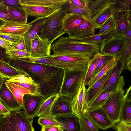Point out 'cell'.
Masks as SVG:
<instances>
[{
    "label": "cell",
    "mask_w": 131,
    "mask_h": 131,
    "mask_svg": "<svg viewBox=\"0 0 131 131\" xmlns=\"http://www.w3.org/2000/svg\"><path fill=\"white\" fill-rule=\"evenodd\" d=\"M116 2V0H111L92 18L91 20L96 29H100L107 20L112 16Z\"/></svg>",
    "instance_id": "cell-19"
},
{
    "label": "cell",
    "mask_w": 131,
    "mask_h": 131,
    "mask_svg": "<svg viewBox=\"0 0 131 131\" xmlns=\"http://www.w3.org/2000/svg\"><path fill=\"white\" fill-rule=\"evenodd\" d=\"M17 58L32 62L57 67L64 70L85 69L87 68L88 62L70 63L62 62L53 59L51 55L42 57L35 58L29 57Z\"/></svg>",
    "instance_id": "cell-8"
},
{
    "label": "cell",
    "mask_w": 131,
    "mask_h": 131,
    "mask_svg": "<svg viewBox=\"0 0 131 131\" xmlns=\"http://www.w3.org/2000/svg\"><path fill=\"white\" fill-rule=\"evenodd\" d=\"M73 113L80 116L88 110V90L83 82L71 101Z\"/></svg>",
    "instance_id": "cell-12"
},
{
    "label": "cell",
    "mask_w": 131,
    "mask_h": 131,
    "mask_svg": "<svg viewBox=\"0 0 131 131\" xmlns=\"http://www.w3.org/2000/svg\"><path fill=\"white\" fill-rule=\"evenodd\" d=\"M66 13L61 7L48 16L43 24L41 37L52 44L56 39L67 33L63 28Z\"/></svg>",
    "instance_id": "cell-3"
},
{
    "label": "cell",
    "mask_w": 131,
    "mask_h": 131,
    "mask_svg": "<svg viewBox=\"0 0 131 131\" xmlns=\"http://www.w3.org/2000/svg\"><path fill=\"white\" fill-rule=\"evenodd\" d=\"M63 131H80L79 116L73 113L54 117Z\"/></svg>",
    "instance_id": "cell-16"
},
{
    "label": "cell",
    "mask_w": 131,
    "mask_h": 131,
    "mask_svg": "<svg viewBox=\"0 0 131 131\" xmlns=\"http://www.w3.org/2000/svg\"><path fill=\"white\" fill-rule=\"evenodd\" d=\"M80 131H99L98 127L86 115L79 116Z\"/></svg>",
    "instance_id": "cell-37"
},
{
    "label": "cell",
    "mask_w": 131,
    "mask_h": 131,
    "mask_svg": "<svg viewBox=\"0 0 131 131\" xmlns=\"http://www.w3.org/2000/svg\"><path fill=\"white\" fill-rule=\"evenodd\" d=\"M128 44L125 50L121 53L116 56L122 61L121 70L131 71V39L127 38Z\"/></svg>",
    "instance_id": "cell-28"
},
{
    "label": "cell",
    "mask_w": 131,
    "mask_h": 131,
    "mask_svg": "<svg viewBox=\"0 0 131 131\" xmlns=\"http://www.w3.org/2000/svg\"><path fill=\"white\" fill-rule=\"evenodd\" d=\"M8 8L0 4V19L3 21H12L8 13Z\"/></svg>",
    "instance_id": "cell-48"
},
{
    "label": "cell",
    "mask_w": 131,
    "mask_h": 131,
    "mask_svg": "<svg viewBox=\"0 0 131 131\" xmlns=\"http://www.w3.org/2000/svg\"><path fill=\"white\" fill-rule=\"evenodd\" d=\"M5 83L15 99L22 107L23 96L25 94H31V92L28 90L11 82L5 81Z\"/></svg>",
    "instance_id": "cell-31"
},
{
    "label": "cell",
    "mask_w": 131,
    "mask_h": 131,
    "mask_svg": "<svg viewBox=\"0 0 131 131\" xmlns=\"http://www.w3.org/2000/svg\"><path fill=\"white\" fill-rule=\"evenodd\" d=\"M0 4L8 8L21 6L19 0H0Z\"/></svg>",
    "instance_id": "cell-47"
},
{
    "label": "cell",
    "mask_w": 131,
    "mask_h": 131,
    "mask_svg": "<svg viewBox=\"0 0 131 131\" xmlns=\"http://www.w3.org/2000/svg\"><path fill=\"white\" fill-rule=\"evenodd\" d=\"M85 113L99 129L106 130L114 126L115 123L101 106L88 110Z\"/></svg>",
    "instance_id": "cell-11"
},
{
    "label": "cell",
    "mask_w": 131,
    "mask_h": 131,
    "mask_svg": "<svg viewBox=\"0 0 131 131\" xmlns=\"http://www.w3.org/2000/svg\"><path fill=\"white\" fill-rule=\"evenodd\" d=\"M11 112L0 102V115L5 116L10 113Z\"/></svg>",
    "instance_id": "cell-55"
},
{
    "label": "cell",
    "mask_w": 131,
    "mask_h": 131,
    "mask_svg": "<svg viewBox=\"0 0 131 131\" xmlns=\"http://www.w3.org/2000/svg\"><path fill=\"white\" fill-rule=\"evenodd\" d=\"M75 6L83 9H89V0H71Z\"/></svg>",
    "instance_id": "cell-51"
},
{
    "label": "cell",
    "mask_w": 131,
    "mask_h": 131,
    "mask_svg": "<svg viewBox=\"0 0 131 131\" xmlns=\"http://www.w3.org/2000/svg\"><path fill=\"white\" fill-rule=\"evenodd\" d=\"M11 82L28 90L31 92V94L40 95L38 92V87L37 85L27 83L16 82Z\"/></svg>",
    "instance_id": "cell-45"
},
{
    "label": "cell",
    "mask_w": 131,
    "mask_h": 131,
    "mask_svg": "<svg viewBox=\"0 0 131 131\" xmlns=\"http://www.w3.org/2000/svg\"><path fill=\"white\" fill-rule=\"evenodd\" d=\"M3 21V25L0 27V34L19 35L22 36L31 26L30 22L23 24L16 22Z\"/></svg>",
    "instance_id": "cell-21"
},
{
    "label": "cell",
    "mask_w": 131,
    "mask_h": 131,
    "mask_svg": "<svg viewBox=\"0 0 131 131\" xmlns=\"http://www.w3.org/2000/svg\"><path fill=\"white\" fill-rule=\"evenodd\" d=\"M127 44V40L125 36L115 35L101 44L100 53L103 55L115 56L122 53Z\"/></svg>",
    "instance_id": "cell-9"
},
{
    "label": "cell",
    "mask_w": 131,
    "mask_h": 131,
    "mask_svg": "<svg viewBox=\"0 0 131 131\" xmlns=\"http://www.w3.org/2000/svg\"><path fill=\"white\" fill-rule=\"evenodd\" d=\"M19 35L0 34V38L12 43H17L22 38Z\"/></svg>",
    "instance_id": "cell-46"
},
{
    "label": "cell",
    "mask_w": 131,
    "mask_h": 131,
    "mask_svg": "<svg viewBox=\"0 0 131 131\" xmlns=\"http://www.w3.org/2000/svg\"><path fill=\"white\" fill-rule=\"evenodd\" d=\"M100 45L75 40L69 37L62 36L51 46L53 54L89 58L99 52Z\"/></svg>",
    "instance_id": "cell-2"
},
{
    "label": "cell",
    "mask_w": 131,
    "mask_h": 131,
    "mask_svg": "<svg viewBox=\"0 0 131 131\" xmlns=\"http://www.w3.org/2000/svg\"><path fill=\"white\" fill-rule=\"evenodd\" d=\"M115 128L117 131H131V123L120 122Z\"/></svg>",
    "instance_id": "cell-50"
},
{
    "label": "cell",
    "mask_w": 131,
    "mask_h": 131,
    "mask_svg": "<svg viewBox=\"0 0 131 131\" xmlns=\"http://www.w3.org/2000/svg\"><path fill=\"white\" fill-rule=\"evenodd\" d=\"M7 52L13 58H19L30 57V53L26 49L22 50L14 49L7 51Z\"/></svg>",
    "instance_id": "cell-44"
},
{
    "label": "cell",
    "mask_w": 131,
    "mask_h": 131,
    "mask_svg": "<svg viewBox=\"0 0 131 131\" xmlns=\"http://www.w3.org/2000/svg\"><path fill=\"white\" fill-rule=\"evenodd\" d=\"M111 1L98 0L93 1L89 0V9L91 13L92 18L107 3Z\"/></svg>",
    "instance_id": "cell-39"
},
{
    "label": "cell",
    "mask_w": 131,
    "mask_h": 131,
    "mask_svg": "<svg viewBox=\"0 0 131 131\" xmlns=\"http://www.w3.org/2000/svg\"><path fill=\"white\" fill-rule=\"evenodd\" d=\"M121 66L122 61L118 60L95 98L102 92L105 91H115L120 89L123 88L125 81L124 76L121 75L122 72Z\"/></svg>",
    "instance_id": "cell-10"
},
{
    "label": "cell",
    "mask_w": 131,
    "mask_h": 131,
    "mask_svg": "<svg viewBox=\"0 0 131 131\" xmlns=\"http://www.w3.org/2000/svg\"><path fill=\"white\" fill-rule=\"evenodd\" d=\"M4 80V78L0 75V88L2 85Z\"/></svg>",
    "instance_id": "cell-57"
},
{
    "label": "cell",
    "mask_w": 131,
    "mask_h": 131,
    "mask_svg": "<svg viewBox=\"0 0 131 131\" xmlns=\"http://www.w3.org/2000/svg\"><path fill=\"white\" fill-rule=\"evenodd\" d=\"M21 75H25L9 64L0 62V75L4 78L11 79Z\"/></svg>",
    "instance_id": "cell-33"
},
{
    "label": "cell",
    "mask_w": 131,
    "mask_h": 131,
    "mask_svg": "<svg viewBox=\"0 0 131 131\" xmlns=\"http://www.w3.org/2000/svg\"><path fill=\"white\" fill-rule=\"evenodd\" d=\"M116 91H105L102 92L88 104V110L101 106L108 98Z\"/></svg>",
    "instance_id": "cell-36"
},
{
    "label": "cell",
    "mask_w": 131,
    "mask_h": 131,
    "mask_svg": "<svg viewBox=\"0 0 131 131\" xmlns=\"http://www.w3.org/2000/svg\"><path fill=\"white\" fill-rule=\"evenodd\" d=\"M9 64L31 78L38 86L39 95L45 99L59 93L64 70L13 58Z\"/></svg>",
    "instance_id": "cell-1"
},
{
    "label": "cell",
    "mask_w": 131,
    "mask_h": 131,
    "mask_svg": "<svg viewBox=\"0 0 131 131\" xmlns=\"http://www.w3.org/2000/svg\"><path fill=\"white\" fill-rule=\"evenodd\" d=\"M67 14H73L83 16L87 19H91L92 16L89 9H83L75 5L71 0H68L62 7Z\"/></svg>",
    "instance_id": "cell-30"
},
{
    "label": "cell",
    "mask_w": 131,
    "mask_h": 131,
    "mask_svg": "<svg viewBox=\"0 0 131 131\" xmlns=\"http://www.w3.org/2000/svg\"><path fill=\"white\" fill-rule=\"evenodd\" d=\"M96 29L91 19H86L78 27L67 31V33L69 38L73 39H79L95 35Z\"/></svg>",
    "instance_id": "cell-17"
},
{
    "label": "cell",
    "mask_w": 131,
    "mask_h": 131,
    "mask_svg": "<svg viewBox=\"0 0 131 131\" xmlns=\"http://www.w3.org/2000/svg\"><path fill=\"white\" fill-rule=\"evenodd\" d=\"M48 16L42 18H36L30 22L31 26L29 30L22 36L25 42V49L30 54L32 40L38 35L41 37L42 27Z\"/></svg>",
    "instance_id": "cell-14"
},
{
    "label": "cell",
    "mask_w": 131,
    "mask_h": 131,
    "mask_svg": "<svg viewBox=\"0 0 131 131\" xmlns=\"http://www.w3.org/2000/svg\"><path fill=\"white\" fill-rule=\"evenodd\" d=\"M7 51L0 46V62L9 63L12 57L7 53Z\"/></svg>",
    "instance_id": "cell-49"
},
{
    "label": "cell",
    "mask_w": 131,
    "mask_h": 131,
    "mask_svg": "<svg viewBox=\"0 0 131 131\" xmlns=\"http://www.w3.org/2000/svg\"><path fill=\"white\" fill-rule=\"evenodd\" d=\"M116 28L114 20L111 16L103 24L100 28V30L98 34L101 35L111 32H113L114 33Z\"/></svg>",
    "instance_id": "cell-41"
},
{
    "label": "cell",
    "mask_w": 131,
    "mask_h": 131,
    "mask_svg": "<svg viewBox=\"0 0 131 131\" xmlns=\"http://www.w3.org/2000/svg\"><path fill=\"white\" fill-rule=\"evenodd\" d=\"M116 35L113 32H107L102 34H97L89 37L80 39H73L78 41L100 44Z\"/></svg>",
    "instance_id": "cell-34"
},
{
    "label": "cell",
    "mask_w": 131,
    "mask_h": 131,
    "mask_svg": "<svg viewBox=\"0 0 131 131\" xmlns=\"http://www.w3.org/2000/svg\"><path fill=\"white\" fill-rule=\"evenodd\" d=\"M68 0H19L21 5L38 6L56 10L60 8Z\"/></svg>",
    "instance_id": "cell-22"
},
{
    "label": "cell",
    "mask_w": 131,
    "mask_h": 131,
    "mask_svg": "<svg viewBox=\"0 0 131 131\" xmlns=\"http://www.w3.org/2000/svg\"><path fill=\"white\" fill-rule=\"evenodd\" d=\"M21 7L25 10L28 16L36 18L48 16L57 10L38 6L23 5H21Z\"/></svg>",
    "instance_id": "cell-23"
},
{
    "label": "cell",
    "mask_w": 131,
    "mask_h": 131,
    "mask_svg": "<svg viewBox=\"0 0 131 131\" xmlns=\"http://www.w3.org/2000/svg\"><path fill=\"white\" fill-rule=\"evenodd\" d=\"M41 131H59L60 128L59 126H42Z\"/></svg>",
    "instance_id": "cell-54"
},
{
    "label": "cell",
    "mask_w": 131,
    "mask_h": 131,
    "mask_svg": "<svg viewBox=\"0 0 131 131\" xmlns=\"http://www.w3.org/2000/svg\"><path fill=\"white\" fill-rule=\"evenodd\" d=\"M8 13L13 22L20 24H27L28 14L21 7L8 8Z\"/></svg>",
    "instance_id": "cell-27"
},
{
    "label": "cell",
    "mask_w": 131,
    "mask_h": 131,
    "mask_svg": "<svg viewBox=\"0 0 131 131\" xmlns=\"http://www.w3.org/2000/svg\"><path fill=\"white\" fill-rule=\"evenodd\" d=\"M119 7L114 8L112 17L116 26L115 34L123 35V34L131 23V0L121 1Z\"/></svg>",
    "instance_id": "cell-6"
},
{
    "label": "cell",
    "mask_w": 131,
    "mask_h": 131,
    "mask_svg": "<svg viewBox=\"0 0 131 131\" xmlns=\"http://www.w3.org/2000/svg\"><path fill=\"white\" fill-rule=\"evenodd\" d=\"M59 131H63L60 129Z\"/></svg>",
    "instance_id": "cell-59"
},
{
    "label": "cell",
    "mask_w": 131,
    "mask_h": 131,
    "mask_svg": "<svg viewBox=\"0 0 131 131\" xmlns=\"http://www.w3.org/2000/svg\"><path fill=\"white\" fill-rule=\"evenodd\" d=\"M125 93L123 88L112 94L101 106L114 123L119 121L120 114Z\"/></svg>",
    "instance_id": "cell-7"
},
{
    "label": "cell",
    "mask_w": 131,
    "mask_h": 131,
    "mask_svg": "<svg viewBox=\"0 0 131 131\" xmlns=\"http://www.w3.org/2000/svg\"><path fill=\"white\" fill-rule=\"evenodd\" d=\"M118 60L116 56H114L110 62L105 67L92 78L88 83V87L87 89L90 88L109 70L113 68L116 64Z\"/></svg>",
    "instance_id": "cell-35"
},
{
    "label": "cell",
    "mask_w": 131,
    "mask_h": 131,
    "mask_svg": "<svg viewBox=\"0 0 131 131\" xmlns=\"http://www.w3.org/2000/svg\"><path fill=\"white\" fill-rule=\"evenodd\" d=\"M33 120L20 110L0 115V131H35Z\"/></svg>",
    "instance_id": "cell-4"
},
{
    "label": "cell",
    "mask_w": 131,
    "mask_h": 131,
    "mask_svg": "<svg viewBox=\"0 0 131 131\" xmlns=\"http://www.w3.org/2000/svg\"><path fill=\"white\" fill-rule=\"evenodd\" d=\"M51 56L52 58L56 60L62 62L70 63L87 62L90 59L89 58L54 54L51 55Z\"/></svg>",
    "instance_id": "cell-38"
},
{
    "label": "cell",
    "mask_w": 131,
    "mask_h": 131,
    "mask_svg": "<svg viewBox=\"0 0 131 131\" xmlns=\"http://www.w3.org/2000/svg\"><path fill=\"white\" fill-rule=\"evenodd\" d=\"M4 23V21L0 19V27L3 25Z\"/></svg>",
    "instance_id": "cell-58"
},
{
    "label": "cell",
    "mask_w": 131,
    "mask_h": 131,
    "mask_svg": "<svg viewBox=\"0 0 131 131\" xmlns=\"http://www.w3.org/2000/svg\"><path fill=\"white\" fill-rule=\"evenodd\" d=\"M10 45L14 49L22 50L25 49V42L24 39L22 37L20 40L18 42L15 43L11 42Z\"/></svg>",
    "instance_id": "cell-52"
},
{
    "label": "cell",
    "mask_w": 131,
    "mask_h": 131,
    "mask_svg": "<svg viewBox=\"0 0 131 131\" xmlns=\"http://www.w3.org/2000/svg\"><path fill=\"white\" fill-rule=\"evenodd\" d=\"M119 121L131 123V93L126 92L121 110Z\"/></svg>",
    "instance_id": "cell-24"
},
{
    "label": "cell",
    "mask_w": 131,
    "mask_h": 131,
    "mask_svg": "<svg viewBox=\"0 0 131 131\" xmlns=\"http://www.w3.org/2000/svg\"><path fill=\"white\" fill-rule=\"evenodd\" d=\"M86 19L81 15L66 13L64 20V29L67 32L75 29L83 23Z\"/></svg>",
    "instance_id": "cell-25"
},
{
    "label": "cell",
    "mask_w": 131,
    "mask_h": 131,
    "mask_svg": "<svg viewBox=\"0 0 131 131\" xmlns=\"http://www.w3.org/2000/svg\"><path fill=\"white\" fill-rule=\"evenodd\" d=\"M51 45L47 39L38 35L32 40L30 57L40 58L51 55Z\"/></svg>",
    "instance_id": "cell-15"
},
{
    "label": "cell",
    "mask_w": 131,
    "mask_h": 131,
    "mask_svg": "<svg viewBox=\"0 0 131 131\" xmlns=\"http://www.w3.org/2000/svg\"><path fill=\"white\" fill-rule=\"evenodd\" d=\"M0 102L11 112L22 109L6 84L5 80L0 88Z\"/></svg>",
    "instance_id": "cell-18"
},
{
    "label": "cell",
    "mask_w": 131,
    "mask_h": 131,
    "mask_svg": "<svg viewBox=\"0 0 131 131\" xmlns=\"http://www.w3.org/2000/svg\"><path fill=\"white\" fill-rule=\"evenodd\" d=\"M38 124L42 126H59L58 124L51 114H48L39 117L38 120Z\"/></svg>",
    "instance_id": "cell-40"
},
{
    "label": "cell",
    "mask_w": 131,
    "mask_h": 131,
    "mask_svg": "<svg viewBox=\"0 0 131 131\" xmlns=\"http://www.w3.org/2000/svg\"><path fill=\"white\" fill-rule=\"evenodd\" d=\"M86 70V68L64 70L59 95L68 96L72 99L83 82Z\"/></svg>",
    "instance_id": "cell-5"
},
{
    "label": "cell",
    "mask_w": 131,
    "mask_h": 131,
    "mask_svg": "<svg viewBox=\"0 0 131 131\" xmlns=\"http://www.w3.org/2000/svg\"><path fill=\"white\" fill-rule=\"evenodd\" d=\"M131 25L128 26L124 31L123 35L126 38L131 39Z\"/></svg>",
    "instance_id": "cell-56"
},
{
    "label": "cell",
    "mask_w": 131,
    "mask_h": 131,
    "mask_svg": "<svg viewBox=\"0 0 131 131\" xmlns=\"http://www.w3.org/2000/svg\"><path fill=\"white\" fill-rule=\"evenodd\" d=\"M6 81L8 82L27 83L36 85L37 86V85L34 82L31 78L25 75H20L12 78L6 80Z\"/></svg>",
    "instance_id": "cell-43"
},
{
    "label": "cell",
    "mask_w": 131,
    "mask_h": 131,
    "mask_svg": "<svg viewBox=\"0 0 131 131\" xmlns=\"http://www.w3.org/2000/svg\"><path fill=\"white\" fill-rule=\"evenodd\" d=\"M113 68L109 70L90 88L88 89H87L88 104L91 102L95 98L100 90L111 73Z\"/></svg>",
    "instance_id": "cell-29"
},
{
    "label": "cell",
    "mask_w": 131,
    "mask_h": 131,
    "mask_svg": "<svg viewBox=\"0 0 131 131\" xmlns=\"http://www.w3.org/2000/svg\"><path fill=\"white\" fill-rule=\"evenodd\" d=\"M10 42L0 38V46L7 51L14 49L10 45Z\"/></svg>",
    "instance_id": "cell-53"
},
{
    "label": "cell",
    "mask_w": 131,
    "mask_h": 131,
    "mask_svg": "<svg viewBox=\"0 0 131 131\" xmlns=\"http://www.w3.org/2000/svg\"><path fill=\"white\" fill-rule=\"evenodd\" d=\"M102 56V54L99 52L90 58L88 62L86 71L83 81L84 86L88 85L92 78L94 72Z\"/></svg>",
    "instance_id": "cell-26"
},
{
    "label": "cell",
    "mask_w": 131,
    "mask_h": 131,
    "mask_svg": "<svg viewBox=\"0 0 131 131\" xmlns=\"http://www.w3.org/2000/svg\"><path fill=\"white\" fill-rule=\"evenodd\" d=\"M44 100L40 95L32 94H25L23 97V111L27 116L34 118L37 116L40 106Z\"/></svg>",
    "instance_id": "cell-13"
},
{
    "label": "cell",
    "mask_w": 131,
    "mask_h": 131,
    "mask_svg": "<svg viewBox=\"0 0 131 131\" xmlns=\"http://www.w3.org/2000/svg\"><path fill=\"white\" fill-rule=\"evenodd\" d=\"M72 100L68 96L59 95L53 104L51 114L54 117L73 113L71 104Z\"/></svg>",
    "instance_id": "cell-20"
},
{
    "label": "cell",
    "mask_w": 131,
    "mask_h": 131,
    "mask_svg": "<svg viewBox=\"0 0 131 131\" xmlns=\"http://www.w3.org/2000/svg\"><path fill=\"white\" fill-rule=\"evenodd\" d=\"M59 95V93L55 94L45 99L40 106L37 116L39 117L51 114V110L53 104Z\"/></svg>",
    "instance_id": "cell-32"
},
{
    "label": "cell",
    "mask_w": 131,
    "mask_h": 131,
    "mask_svg": "<svg viewBox=\"0 0 131 131\" xmlns=\"http://www.w3.org/2000/svg\"><path fill=\"white\" fill-rule=\"evenodd\" d=\"M114 56L102 54V57L94 72L93 77L105 67L110 62Z\"/></svg>",
    "instance_id": "cell-42"
}]
</instances>
